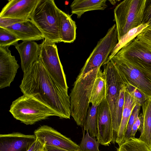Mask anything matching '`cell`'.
<instances>
[{
	"label": "cell",
	"mask_w": 151,
	"mask_h": 151,
	"mask_svg": "<svg viewBox=\"0 0 151 151\" xmlns=\"http://www.w3.org/2000/svg\"><path fill=\"white\" fill-rule=\"evenodd\" d=\"M127 89L141 106L147 99L146 96L137 88L131 86H126Z\"/></svg>",
	"instance_id": "f546056e"
},
{
	"label": "cell",
	"mask_w": 151,
	"mask_h": 151,
	"mask_svg": "<svg viewBox=\"0 0 151 151\" xmlns=\"http://www.w3.org/2000/svg\"><path fill=\"white\" fill-rule=\"evenodd\" d=\"M118 42L116 24L109 29L105 35L100 40L81 69L77 78L104 65Z\"/></svg>",
	"instance_id": "52a82bcc"
},
{
	"label": "cell",
	"mask_w": 151,
	"mask_h": 151,
	"mask_svg": "<svg viewBox=\"0 0 151 151\" xmlns=\"http://www.w3.org/2000/svg\"><path fill=\"white\" fill-rule=\"evenodd\" d=\"M43 151H46L45 148Z\"/></svg>",
	"instance_id": "8d00e7d4"
},
{
	"label": "cell",
	"mask_w": 151,
	"mask_h": 151,
	"mask_svg": "<svg viewBox=\"0 0 151 151\" xmlns=\"http://www.w3.org/2000/svg\"><path fill=\"white\" fill-rule=\"evenodd\" d=\"M45 144V142L43 139L37 138L35 141L27 151H43Z\"/></svg>",
	"instance_id": "836d02e7"
},
{
	"label": "cell",
	"mask_w": 151,
	"mask_h": 151,
	"mask_svg": "<svg viewBox=\"0 0 151 151\" xmlns=\"http://www.w3.org/2000/svg\"><path fill=\"white\" fill-rule=\"evenodd\" d=\"M117 151H151V148L139 138L131 137L120 146Z\"/></svg>",
	"instance_id": "484cf974"
},
{
	"label": "cell",
	"mask_w": 151,
	"mask_h": 151,
	"mask_svg": "<svg viewBox=\"0 0 151 151\" xmlns=\"http://www.w3.org/2000/svg\"><path fill=\"white\" fill-rule=\"evenodd\" d=\"M98 106L89 107L83 126L84 131H88L90 136L97 137V109Z\"/></svg>",
	"instance_id": "cb8c5ba5"
},
{
	"label": "cell",
	"mask_w": 151,
	"mask_h": 151,
	"mask_svg": "<svg viewBox=\"0 0 151 151\" xmlns=\"http://www.w3.org/2000/svg\"><path fill=\"white\" fill-rule=\"evenodd\" d=\"M140 106V105L137 104L132 111L126 127L122 144L131 138L132 128L136 118L139 116Z\"/></svg>",
	"instance_id": "f1b7e54d"
},
{
	"label": "cell",
	"mask_w": 151,
	"mask_h": 151,
	"mask_svg": "<svg viewBox=\"0 0 151 151\" xmlns=\"http://www.w3.org/2000/svg\"><path fill=\"white\" fill-rule=\"evenodd\" d=\"M97 139L100 144L108 146L113 138L111 114L106 98L98 106L97 109Z\"/></svg>",
	"instance_id": "30bf717a"
},
{
	"label": "cell",
	"mask_w": 151,
	"mask_h": 151,
	"mask_svg": "<svg viewBox=\"0 0 151 151\" xmlns=\"http://www.w3.org/2000/svg\"><path fill=\"white\" fill-rule=\"evenodd\" d=\"M59 27L61 42L71 43L75 40L77 28L76 22L71 16L60 9Z\"/></svg>",
	"instance_id": "d6986e66"
},
{
	"label": "cell",
	"mask_w": 151,
	"mask_h": 151,
	"mask_svg": "<svg viewBox=\"0 0 151 151\" xmlns=\"http://www.w3.org/2000/svg\"><path fill=\"white\" fill-rule=\"evenodd\" d=\"M107 86L102 71L96 78L92 91L90 100L92 105L98 106L106 98Z\"/></svg>",
	"instance_id": "7402d4cb"
},
{
	"label": "cell",
	"mask_w": 151,
	"mask_h": 151,
	"mask_svg": "<svg viewBox=\"0 0 151 151\" xmlns=\"http://www.w3.org/2000/svg\"><path fill=\"white\" fill-rule=\"evenodd\" d=\"M37 138L42 139L46 145L57 147L69 151H79V145L52 127L42 126L34 132Z\"/></svg>",
	"instance_id": "7c38bea8"
},
{
	"label": "cell",
	"mask_w": 151,
	"mask_h": 151,
	"mask_svg": "<svg viewBox=\"0 0 151 151\" xmlns=\"http://www.w3.org/2000/svg\"><path fill=\"white\" fill-rule=\"evenodd\" d=\"M142 24H147L151 27V0H146Z\"/></svg>",
	"instance_id": "1f68e13d"
},
{
	"label": "cell",
	"mask_w": 151,
	"mask_h": 151,
	"mask_svg": "<svg viewBox=\"0 0 151 151\" xmlns=\"http://www.w3.org/2000/svg\"><path fill=\"white\" fill-rule=\"evenodd\" d=\"M20 40L14 34L5 28L0 27V47H9L17 45Z\"/></svg>",
	"instance_id": "83f0119b"
},
{
	"label": "cell",
	"mask_w": 151,
	"mask_h": 151,
	"mask_svg": "<svg viewBox=\"0 0 151 151\" xmlns=\"http://www.w3.org/2000/svg\"><path fill=\"white\" fill-rule=\"evenodd\" d=\"M8 47H0V88L10 86L19 65Z\"/></svg>",
	"instance_id": "4fadbf2b"
},
{
	"label": "cell",
	"mask_w": 151,
	"mask_h": 151,
	"mask_svg": "<svg viewBox=\"0 0 151 151\" xmlns=\"http://www.w3.org/2000/svg\"><path fill=\"white\" fill-rule=\"evenodd\" d=\"M110 61L123 84L137 88L147 99L151 98V70L130 63L116 55Z\"/></svg>",
	"instance_id": "277c9868"
},
{
	"label": "cell",
	"mask_w": 151,
	"mask_h": 151,
	"mask_svg": "<svg viewBox=\"0 0 151 151\" xmlns=\"http://www.w3.org/2000/svg\"><path fill=\"white\" fill-rule=\"evenodd\" d=\"M150 50L151 51V48H150Z\"/></svg>",
	"instance_id": "74e56055"
},
{
	"label": "cell",
	"mask_w": 151,
	"mask_h": 151,
	"mask_svg": "<svg viewBox=\"0 0 151 151\" xmlns=\"http://www.w3.org/2000/svg\"><path fill=\"white\" fill-rule=\"evenodd\" d=\"M15 47L19 54L22 69L24 73L39 58L40 44L34 41H23Z\"/></svg>",
	"instance_id": "e0dca14e"
},
{
	"label": "cell",
	"mask_w": 151,
	"mask_h": 151,
	"mask_svg": "<svg viewBox=\"0 0 151 151\" xmlns=\"http://www.w3.org/2000/svg\"><path fill=\"white\" fill-rule=\"evenodd\" d=\"M136 38L144 45L151 49V27H148L143 30Z\"/></svg>",
	"instance_id": "4dcf8cb0"
},
{
	"label": "cell",
	"mask_w": 151,
	"mask_h": 151,
	"mask_svg": "<svg viewBox=\"0 0 151 151\" xmlns=\"http://www.w3.org/2000/svg\"><path fill=\"white\" fill-rule=\"evenodd\" d=\"M22 41H34L44 39L42 33L30 19L5 27Z\"/></svg>",
	"instance_id": "2e32d148"
},
{
	"label": "cell",
	"mask_w": 151,
	"mask_h": 151,
	"mask_svg": "<svg viewBox=\"0 0 151 151\" xmlns=\"http://www.w3.org/2000/svg\"><path fill=\"white\" fill-rule=\"evenodd\" d=\"M146 0H125L114 10L118 42L131 29L142 24Z\"/></svg>",
	"instance_id": "5b68a950"
},
{
	"label": "cell",
	"mask_w": 151,
	"mask_h": 151,
	"mask_svg": "<svg viewBox=\"0 0 151 151\" xmlns=\"http://www.w3.org/2000/svg\"><path fill=\"white\" fill-rule=\"evenodd\" d=\"M142 106V113L139 116L141 121L139 139L151 148V98L147 99Z\"/></svg>",
	"instance_id": "ac0fdd59"
},
{
	"label": "cell",
	"mask_w": 151,
	"mask_h": 151,
	"mask_svg": "<svg viewBox=\"0 0 151 151\" xmlns=\"http://www.w3.org/2000/svg\"><path fill=\"white\" fill-rule=\"evenodd\" d=\"M137 104V101L131 96L126 88L122 118L115 142L118 144L119 146L122 143L130 117L132 110Z\"/></svg>",
	"instance_id": "ffe728a7"
},
{
	"label": "cell",
	"mask_w": 151,
	"mask_h": 151,
	"mask_svg": "<svg viewBox=\"0 0 151 151\" xmlns=\"http://www.w3.org/2000/svg\"><path fill=\"white\" fill-rule=\"evenodd\" d=\"M141 124V121L139 116L137 117L134 123L132 129L131 137H135V134L139 129Z\"/></svg>",
	"instance_id": "e575fe53"
},
{
	"label": "cell",
	"mask_w": 151,
	"mask_h": 151,
	"mask_svg": "<svg viewBox=\"0 0 151 151\" xmlns=\"http://www.w3.org/2000/svg\"><path fill=\"white\" fill-rule=\"evenodd\" d=\"M148 27V26L147 24H142L138 27L133 29L128 32L118 42L113 52L104 65L109 62L110 59L123 47L135 38L143 30Z\"/></svg>",
	"instance_id": "d4e9b609"
},
{
	"label": "cell",
	"mask_w": 151,
	"mask_h": 151,
	"mask_svg": "<svg viewBox=\"0 0 151 151\" xmlns=\"http://www.w3.org/2000/svg\"><path fill=\"white\" fill-rule=\"evenodd\" d=\"M39 0H9L2 8L0 17L30 19Z\"/></svg>",
	"instance_id": "9a60e30c"
},
{
	"label": "cell",
	"mask_w": 151,
	"mask_h": 151,
	"mask_svg": "<svg viewBox=\"0 0 151 151\" xmlns=\"http://www.w3.org/2000/svg\"><path fill=\"white\" fill-rule=\"evenodd\" d=\"M23 94L43 104L60 119H70V96L49 75L39 58L24 73L19 86Z\"/></svg>",
	"instance_id": "6da1fadb"
},
{
	"label": "cell",
	"mask_w": 151,
	"mask_h": 151,
	"mask_svg": "<svg viewBox=\"0 0 151 151\" xmlns=\"http://www.w3.org/2000/svg\"><path fill=\"white\" fill-rule=\"evenodd\" d=\"M104 65L103 73L107 86L106 98L110 110L112 122L116 102L123 84L118 75L114 65L111 61Z\"/></svg>",
	"instance_id": "8fae6325"
},
{
	"label": "cell",
	"mask_w": 151,
	"mask_h": 151,
	"mask_svg": "<svg viewBox=\"0 0 151 151\" xmlns=\"http://www.w3.org/2000/svg\"><path fill=\"white\" fill-rule=\"evenodd\" d=\"M126 88L125 85L123 84L116 105L114 118L112 121L113 138L112 142L114 144L116 142L121 121L124 102Z\"/></svg>",
	"instance_id": "603a6c76"
},
{
	"label": "cell",
	"mask_w": 151,
	"mask_h": 151,
	"mask_svg": "<svg viewBox=\"0 0 151 151\" xmlns=\"http://www.w3.org/2000/svg\"><path fill=\"white\" fill-rule=\"evenodd\" d=\"M34 134L19 132L0 135V151H27L35 141Z\"/></svg>",
	"instance_id": "5bb4252c"
},
{
	"label": "cell",
	"mask_w": 151,
	"mask_h": 151,
	"mask_svg": "<svg viewBox=\"0 0 151 151\" xmlns=\"http://www.w3.org/2000/svg\"><path fill=\"white\" fill-rule=\"evenodd\" d=\"M101 71V68L93 70L81 77H77L74 83L70 96V115L78 126H83L95 81Z\"/></svg>",
	"instance_id": "7a4b0ae2"
},
{
	"label": "cell",
	"mask_w": 151,
	"mask_h": 151,
	"mask_svg": "<svg viewBox=\"0 0 151 151\" xmlns=\"http://www.w3.org/2000/svg\"><path fill=\"white\" fill-rule=\"evenodd\" d=\"M115 55L130 63L151 70V51L136 38L126 44Z\"/></svg>",
	"instance_id": "9c48e42d"
},
{
	"label": "cell",
	"mask_w": 151,
	"mask_h": 151,
	"mask_svg": "<svg viewBox=\"0 0 151 151\" xmlns=\"http://www.w3.org/2000/svg\"><path fill=\"white\" fill-rule=\"evenodd\" d=\"M60 10L53 0H39L30 18L45 39L55 43L61 42Z\"/></svg>",
	"instance_id": "3957f363"
},
{
	"label": "cell",
	"mask_w": 151,
	"mask_h": 151,
	"mask_svg": "<svg viewBox=\"0 0 151 151\" xmlns=\"http://www.w3.org/2000/svg\"><path fill=\"white\" fill-rule=\"evenodd\" d=\"M45 148L46 151H69L55 146L46 145Z\"/></svg>",
	"instance_id": "d590c367"
},
{
	"label": "cell",
	"mask_w": 151,
	"mask_h": 151,
	"mask_svg": "<svg viewBox=\"0 0 151 151\" xmlns=\"http://www.w3.org/2000/svg\"><path fill=\"white\" fill-rule=\"evenodd\" d=\"M30 19H16L0 17V27L4 28L14 24L22 22Z\"/></svg>",
	"instance_id": "d6a6232c"
},
{
	"label": "cell",
	"mask_w": 151,
	"mask_h": 151,
	"mask_svg": "<svg viewBox=\"0 0 151 151\" xmlns=\"http://www.w3.org/2000/svg\"><path fill=\"white\" fill-rule=\"evenodd\" d=\"M9 112L17 120L26 125L56 115L51 109L35 99L23 94L12 102Z\"/></svg>",
	"instance_id": "8992f818"
},
{
	"label": "cell",
	"mask_w": 151,
	"mask_h": 151,
	"mask_svg": "<svg viewBox=\"0 0 151 151\" xmlns=\"http://www.w3.org/2000/svg\"><path fill=\"white\" fill-rule=\"evenodd\" d=\"M106 0H75L70 5L72 14H75L80 18L85 12L105 9L107 7Z\"/></svg>",
	"instance_id": "44dd1931"
},
{
	"label": "cell",
	"mask_w": 151,
	"mask_h": 151,
	"mask_svg": "<svg viewBox=\"0 0 151 151\" xmlns=\"http://www.w3.org/2000/svg\"><path fill=\"white\" fill-rule=\"evenodd\" d=\"M99 144L95 137L90 136L88 131H86V134L83 132V138L79 145V151H99Z\"/></svg>",
	"instance_id": "4316f807"
},
{
	"label": "cell",
	"mask_w": 151,
	"mask_h": 151,
	"mask_svg": "<svg viewBox=\"0 0 151 151\" xmlns=\"http://www.w3.org/2000/svg\"><path fill=\"white\" fill-rule=\"evenodd\" d=\"M40 46L39 58L48 74L60 87L68 91L66 76L56 45L45 39Z\"/></svg>",
	"instance_id": "ba28073f"
}]
</instances>
